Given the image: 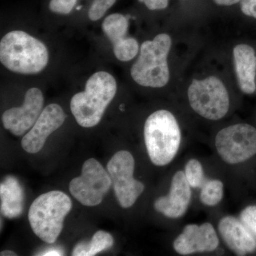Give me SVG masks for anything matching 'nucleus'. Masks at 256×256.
<instances>
[{"label":"nucleus","instance_id":"obj_5","mask_svg":"<svg viewBox=\"0 0 256 256\" xmlns=\"http://www.w3.org/2000/svg\"><path fill=\"white\" fill-rule=\"evenodd\" d=\"M172 44L171 37L166 34L142 44L139 58L131 68L134 82L141 86L154 88L164 87L168 84L170 73L168 57Z\"/></svg>","mask_w":256,"mask_h":256},{"label":"nucleus","instance_id":"obj_20","mask_svg":"<svg viewBox=\"0 0 256 256\" xmlns=\"http://www.w3.org/2000/svg\"><path fill=\"white\" fill-rule=\"evenodd\" d=\"M139 44L136 38L126 37L114 45V54L122 62H128L136 58L139 53Z\"/></svg>","mask_w":256,"mask_h":256},{"label":"nucleus","instance_id":"obj_18","mask_svg":"<svg viewBox=\"0 0 256 256\" xmlns=\"http://www.w3.org/2000/svg\"><path fill=\"white\" fill-rule=\"evenodd\" d=\"M102 28L106 36L114 45L127 37L129 22L122 14H110L104 20Z\"/></svg>","mask_w":256,"mask_h":256},{"label":"nucleus","instance_id":"obj_12","mask_svg":"<svg viewBox=\"0 0 256 256\" xmlns=\"http://www.w3.org/2000/svg\"><path fill=\"white\" fill-rule=\"evenodd\" d=\"M220 245V239L212 224H190L174 242L175 252L188 256L196 252H213Z\"/></svg>","mask_w":256,"mask_h":256},{"label":"nucleus","instance_id":"obj_23","mask_svg":"<svg viewBox=\"0 0 256 256\" xmlns=\"http://www.w3.org/2000/svg\"><path fill=\"white\" fill-rule=\"evenodd\" d=\"M78 0H50V9L52 12L68 14L73 11Z\"/></svg>","mask_w":256,"mask_h":256},{"label":"nucleus","instance_id":"obj_1","mask_svg":"<svg viewBox=\"0 0 256 256\" xmlns=\"http://www.w3.org/2000/svg\"><path fill=\"white\" fill-rule=\"evenodd\" d=\"M0 62L10 72L35 75L46 68L50 54L40 40L25 32L13 31L0 42Z\"/></svg>","mask_w":256,"mask_h":256},{"label":"nucleus","instance_id":"obj_29","mask_svg":"<svg viewBox=\"0 0 256 256\" xmlns=\"http://www.w3.org/2000/svg\"><path fill=\"white\" fill-rule=\"evenodd\" d=\"M1 256H16V254L14 252H11V250H4V252H1L0 254Z\"/></svg>","mask_w":256,"mask_h":256},{"label":"nucleus","instance_id":"obj_15","mask_svg":"<svg viewBox=\"0 0 256 256\" xmlns=\"http://www.w3.org/2000/svg\"><path fill=\"white\" fill-rule=\"evenodd\" d=\"M234 66L240 90L246 95L256 92V50L246 44L234 50Z\"/></svg>","mask_w":256,"mask_h":256},{"label":"nucleus","instance_id":"obj_9","mask_svg":"<svg viewBox=\"0 0 256 256\" xmlns=\"http://www.w3.org/2000/svg\"><path fill=\"white\" fill-rule=\"evenodd\" d=\"M134 156L128 151L116 153L108 164L116 198L124 208L132 207L146 188L144 184L134 178Z\"/></svg>","mask_w":256,"mask_h":256},{"label":"nucleus","instance_id":"obj_17","mask_svg":"<svg viewBox=\"0 0 256 256\" xmlns=\"http://www.w3.org/2000/svg\"><path fill=\"white\" fill-rule=\"evenodd\" d=\"M114 239L108 232L99 230L92 236L90 242H80L75 247L74 256H94L114 246Z\"/></svg>","mask_w":256,"mask_h":256},{"label":"nucleus","instance_id":"obj_21","mask_svg":"<svg viewBox=\"0 0 256 256\" xmlns=\"http://www.w3.org/2000/svg\"><path fill=\"white\" fill-rule=\"evenodd\" d=\"M184 173L186 180L192 188H202L206 182L203 166L198 160H190L185 168Z\"/></svg>","mask_w":256,"mask_h":256},{"label":"nucleus","instance_id":"obj_11","mask_svg":"<svg viewBox=\"0 0 256 256\" xmlns=\"http://www.w3.org/2000/svg\"><path fill=\"white\" fill-rule=\"evenodd\" d=\"M66 118L65 112L60 105L47 106L34 126L23 138L22 146L24 150L30 154L40 152L48 137L63 126Z\"/></svg>","mask_w":256,"mask_h":256},{"label":"nucleus","instance_id":"obj_4","mask_svg":"<svg viewBox=\"0 0 256 256\" xmlns=\"http://www.w3.org/2000/svg\"><path fill=\"white\" fill-rule=\"evenodd\" d=\"M73 206L64 192L52 191L41 195L30 207L28 220L34 233L47 244H54L64 228V220Z\"/></svg>","mask_w":256,"mask_h":256},{"label":"nucleus","instance_id":"obj_28","mask_svg":"<svg viewBox=\"0 0 256 256\" xmlns=\"http://www.w3.org/2000/svg\"><path fill=\"white\" fill-rule=\"evenodd\" d=\"M43 256H62V252H58V250H50V252H46L44 254H42Z\"/></svg>","mask_w":256,"mask_h":256},{"label":"nucleus","instance_id":"obj_27","mask_svg":"<svg viewBox=\"0 0 256 256\" xmlns=\"http://www.w3.org/2000/svg\"><path fill=\"white\" fill-rule=\"evenodd\" d=\"M217 5L220 6H232L240 3L242 0H213Z\"/></svg>","mask_w":256,"mask_h":256},{"label":"nucleus","instance_id":"obj_6","mask_svg":"<svg viewBox=\"0 0 256 256\" xmlns=\"http://www.w3.org/2000/svg\"><path fill=\"white\" fill-rule=\"evenodd\" d=\"M190 106L197 114L210 120H220L228 114L230 98L222 80L215 76L194 80L188 90Z\"/></svg>","mask_w":256,"mask_h":256},{"label":"nucleus","instance_id":"obj_3","mask_svg":"<svg viewBox=\"0 0 256 256\" xmlns=\"http://www.w3.org/2000/svg\"><path fill=\"white\" fill-rule=\"evenodd\" d=\"M144 136L153 164L164 166L173 161L182 142L181 130L174 114L165 110L152 114L144 124Z\"/></svg>","mask_w":256,"mask_h":256},{"label":"nucleus","instance_id":"obj_8","mask_svg":"<svg viewBox=\"0 0 256 256\" xmlns=\"http://www.w3.org/2000/svg\"><path fill=\"white\" fill-rule=\"evenodd\" d=\"M112 185L110 174L95 159L87 160L82 168V174L74 178L69 190L76 200L84 206L100 204Z\"/></svg>","mask_w":256,"mask_h":256},{"label":"nucleus","instance_id":"obj_14","mask_svg":"<svg viewBox=\"0 0 256 256\" xmlns=\"http://www.w3.org/2000/svg\"><path fill=\"white\" fill-rule=\"evenodd\" d=\"M218 230L227 246L238 256H246L256 250V240L250 230L233 216L222 218Z\"/></svg>","mask_w":256,"mask_h":256},{"label":"nucleus","instance_id":"obj_16","mask_svg":"<svg viewBox=\"0 0 256 256\" xmlns=\"http://www.w3.org/2000/svg\"><path fill=\"white\" fill-rule=\"evenodd\" d=\"M1 212L6 218H14L22 214L24 193L16 178L9 176L0 186Z\"/></svg>","mask_w":256,"mask_h":256},{"label":"nucleus","instance_id":"obj_25","mask_svg":"<svg viewBox=\"0 0 256 256\" xmlns=\"http://www.w3.org/2000/svg\"><path fill=\"white\" fill-rule=\"evenodd\" d=\"M240 4L242 14L256 20V0H242Z\"/></svg>","mask_w":256,"mask_h":256},{"label":"nucleus","instance_id":"obj_24","mask_svg":"<svg viewBox=\"0 0 256 256\" xmlns=\"http://www.w3.org/2000/svg\"><path fill=\"white\" fill-rule=\"evenodd\" d=\"M240 220L250 233L256 236V206H250L242 210Z\"/></svg>","mask_w":256,"mask_h":256},{"label":"nucleus","instance_id":"obj_10","mask_svg":"<svg viewBox=\"0 0 256 256\" xmlns=\"http://www.w3.org/2000/svg\"><path fill=\"white\" fill-rule=\"evenodd\" d=\"M44 104V98L42 90L37 88L30 89L22 107L13 108L3 114L2 122L5 129L18 137L26 134L41 116Z\"/></svg>","mask_w":256,"mask_h":256},{"label":"nucleus","instance_id":"obj_19","mask_svg":"<svg viewBox=\"0 0 256 256\" xmlns=\"http://www.w3.org/2000/svg\"><path fill=\"white\" fill-rule=\"evenodd\" d=\"M224 190V184L220 180L206 181L202 186L200 200L206 206H216L223 198Z\"/></svg>","mask_w":256,"mask_h":256},{"label":"nucleus","instance_id":"obj_13","mask_svg":"<svg viewBox=\"0 0 256 256\" xmlns=\"http://www.w3.org/2000/svg\"><path fill=\"white\" fill-rule=\"evenodd\" d=\"M191 200V186L185 173L180 171L172 178L169 195L160 197L154 203V208L168 218H178L186 214Z\"/></svg>","mask_w":256,"mask_h":256},{"label":"nucleus","instance_id":"obj_22","mask_svg":"<svg viewBox=\"0 0 256 256\" xmlns=\"http://www.w3.org/2000/svg\"><path fill=\"white\" fill-rule=\"evenodd\" d=\"M117 0H94L88 12V18L92 22L98 21L116 4Z\"/></svg>","mask_w":256,"mask_h":256},{"label":"nucleus","instance_id":"obj_7","mask_svg":"<svg viewBox=\"0 0 256 256\" xmlns=\"http://www.w3.org/2000/svg\"><path fill=\"white\" fill-rule=\"evenodd\" d=\"M215 144L227 164L244 162L256 154V128L246 124L224 128L217 134Z\"/></svg>","mask_w":256,"mask_h":256},{"label":"nucleus","instance_id":"obj_2","mask_svg":"<svg viewBox=\"0 0 256 256\" xmlns=\"http://www.w3.org/2000/svg\"><path fill=\"white\" fill-rule=\"evenodd\" d=\"M117 90V82L111 74H94L88 80L85 92L76 94L70 101V110L79 126L92 128L100 124Z\"/></svg>","mask_w":256,"mask_h":256},{"label":"nucleus","instance_id":"obj_26","mask_svg":"<svg viewBox=\"0 0 256 256\" xmlns=\"http://www.w3.org/2000/svg\"><path fill=\"white\" fill-rule=\"evenodd\" d=\"M146 8L152 11L163 10L168 8L169 0H143Z\"/></svg>","mask_w":256,"mask_h":256}]
</instances>
